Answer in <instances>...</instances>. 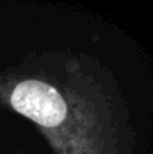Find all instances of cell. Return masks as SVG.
Here are the masks:
<instances>
[{
	"mask_svg": "<svg viewBox=\"0 0 153 154\" xmlns=\"http://www.w3.org/2000/svg\"><path fill=\"white\" fill-rule=\"evenodd\" d=\"M2 99L30 120L56 154H134L122 91L95 60L45 52L5 72Z\"/></svg>",
	"mask_w": 153,
	"mask_h": 154,
	"instance_id": "6da1fadb",
	"label": "cell"
}]
</instances>
